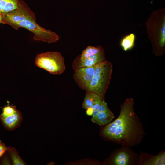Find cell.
<instances>
[{"instance_id": "20", "label": "cell", "mask_w": 165, "mask_h": 165, "mask_svg": "<svg viewBox=\"0 0 165 165\" xmlns=\"http://www.w3.org/2000/svg\"><path fill=\"white\" fill-rule=\"evenodd\" d=\"M86 113L89 116H92L93 110L91 108H90L86 110Z\"/></svg>"}, {"instance_id": "14", "label": "cell", "mask_w": 165, "mask_h": 165, "mask_svg": "<svg viewBox=\"0 0 165 165\" xmlns=\"http://www.w3.org/2000/svg\"><path fill=\"white\" fill-rule=\"evenodd\" d=\"M146 165H164L165 164V153L163 152L153 156L145 161L144 163Z\"/></svg>"}, {"instance_id": "8", "label": "cell", "mask_w": 165, "mask_h": 165, "mask_svg": "<svg viewBox=\"0 0 165 165\" xmlns=\"http://www.w3.org/2000/svg\"><path fill=\"white\" fill-rule=\"evenodd\" d=\"M114 117L113 113L109 109L99 112L97 115L92 116L91 120L93 122L99 125H104L111 123Z\"/></svg>"}, {"instance_id": "10", "label": "cell", "mask_w": 165, "mask_h": 165, "mask_svg": "<svg viewBox=\"0 0 165 165\" xmlns=\"http://www.w3.org/2000/svg\"><path fill=\"white\" fill-rule=\"evenodd\" d=\"M7 152L10 157L12 165H25L27 164V163L20 157L18 151L14 147L10 146L8 147Z\"/></svg>"}, {"instance_id": "19", "label": "cell", "mask_w": 165, "mask_h": 165, "mask_svg": "<svg viewBox=\"0 0 165 165\" xmlns=\"http://www.w3.org/2000/svg\"><path fill=\"white\" fill-rule=\"evenodd\" d=\"M6 157H3L2 163V165H10L11 163L9 159Z\"/></svg>"}, {"instance_id": "13", "label": "cell", "mask_w": 165, "mask_h": 165, "mask_svg": "<svg viewBox=\"0 0 165 165\" xmlns=\"http://www.w3.org/2000/svg\"><path fill=\"white\" fill-rule=\"evenodd\" d=\"M135 36L131 33L123 38L120 42V45L125 51L130 49L134 44Z\"/></svg>"}, {"instance_id": "21", "label": "cell", "mask_w": 165, "mask_h": 165, "mask_svg": "<svg viewBox=\"0 0 165 165\" xmlns=\"http://www.w3.org/2000/svg\"><path fill=\"white\" fill-rule=\"evenodd\" d=\"M2 20V13H0V23H1Z\"/></svg>"}, {"instance_id": "3", "label": "cell", "mask_w": 165, "mask_h": 165, "mask_svg": "<svg viewBox=\"0 0 165 165\" xmlns=\"http://www.w3.org/2000/svg\"><path fill=\"white\" fill-rule=\"evenodd\" d=\"M112 70V64L106 60L96 64L93 77L87 91L94 92L105 99Z\"/></svg>"}, {"instance_id": "15", "label": "cell", "mask_w": 165, "mask_h": 165, "mask_svg": "<svg viewBox=\"0 0 165 165\" xmlns=\"http://www.w3.org/2000/svg\"><path fill=\"white\" fill-rule=\"evenodd\" d=\"M17 110L15 106L8 105L3 108L2 114L4 116H8L13 114Z\"/></svg>"}, {"instance_id": "17", "label": "cell", "mask_w": 165, "mask_h": 165, "mask_svg": "<svg viewBox=\"0 0 165 165\" xmlns=\"http://www.w3.org/2000/svg\"><path fill=\"white\" fill-rule=\"evenodd\" d=\"M108 109H109L107 106L105 100H104L101 102L97 111L99 113V112L107 111Z\"/></svg>"}, {"instance_id": "16", "label": "cell", "mask_w": 165, "mask_h": 165, "mask_svg": "<svg viewBox=\"0 0 165 165\" xmlns=\"http://www.w3.org/2000/svg\"><path fill=\"white\" fill-rule=\"evenodd\" d=\"M165 21H163L160 31V46L163 47L165 42Z\"/></svg>"}, {"instance_id": "12", "label": "cell", "mask_w": 165, "mask_h": 165, "mask_svg": "<svg viewBox=\"0 0 165 165\" xmlns=\"http://www.w3.org/2000/svg\"><path fill=\"white\" fill-rule=\"evenodd\" d=\"M130 161L129 154L125 151L119 152L113 160V163L116 165H127Z\"/></svg>"}, {"instance_id": "7", "label": "cell", "mask_w": 165, "mask_h": 165, "mask_svg": "<svg viewBox=\"0 0 165 165\" xmlns=\"http://www.w3.org/2000/svg\"><path fill=\"white\" fill-rule=\"evenodd\" d=\"M22 119L21 112L17 110L14 113L9 116L0 114V120L5 129L9 131L14 130L19 127Z\"/></svg>"}, {"instance_id": "5", "label": "cell", "mask_w": 165, "mask_h": 165, "mask_svg": "<svg viewBox=\"0 0 165 165\" xmlns=\"http://www.w3.org/2000/svg\"><path fill=\"white\" fill-rule=\"evenodd\" d=\"M105 60V51L102 46H89L75 59L72 67L75 71L95 65Z\"/></svg>"}, {"instance_id": "2", "label": "cell", "mask_w": 165, "mask_h": 165, "mask_svg": "<svg viewBox=\"0 0 165 165\" xmlns=\"http://www.w3.org/2000/svg\"><path fill=\"white\" fill-rule=\"evenodd\" d=\"M1 23L9 25L16 30L25 28L34 34L33 39L48 43L56 42L59 39L55 32L46 29L36 22L35 13L23 1L20 0L17 8L8 13H2Z\"/></svg>"}, {"instance_id": "11", "label": "cell", "mask_w": 165, "mask_h": 165, "mask_svg": "<svg viewBox=\"0 0 165 165\" xmlns=\"http://www.w3.org/2000/svg\"><path fill=\"white\" fill-rule=\"evenodd\" d=\"M97 94L91 91H86L82 107L85 109L91 108L93 102L99 97Z\"/></svg>"}, {"instance_id": "9", "label": "cell", "mask_w": 165, "mask_h": 165, "mask_svg": "<svg viewBox=\"0 0 165 165\" xmlns=\"http://www.w3.org/2000/svg\"><path fill=\"white\" fill-rule=\"evenodd\" d=\"M20 0H0V13L6 14L16 9Z\"/></svg>"}, {"instance_id": "1", "label": "cell", "mask_w": 165, "mask_h": 165, "mask_svg": "<svg viewBox=\"0 0 165 165\" xmlns=\"http://www.w3.org/2000/svg\"><path fill=\"white\" fill-rule=\"evenodd\" d=\"M134 101L127 99L121 105L119 116L102 130V134L117 143L127 147L139 144L145 134L139 118L135 112Z\"/></svg>"}, {"instance_id": "4", "label": "cell", "mask_w": 165, "mask_h": 165, "mask_svg": "<svg viewBox=\"0 0 165 165\" xmlns=\"http://www.w3.org/2000/svg\"><path fill=\"white\" fill-rule=\"evenodd\" d=\"M35 64L38 67L54 75L62 73L66 68L63 56L60 52L57 51L37 54Z\"/></svg>"}, {"instance_id": "6", "label": "cell", "mask_w": 165, "mask_h": 165, "mask_svg": "<svg viewBox=\"0 0 165 165\" xmlns=\"http://www.w3.org/2000/svg\"><path fill=\"white\" fill-rule=\"evenodd\" d=\"M96 65L75 71L73 78L79 87L87 91L93 77Z\"/></svg>"}, {"instance_id": "18", "label": "cell", "mask_w": 165, "mask_h": 165, "mask_svg": "<svg viewBox=\"0 0 165 165\" xmlns=\"http://www.w3.org/2000/svg\"><path fill=\"white\" fill-rule=\"evenodd\" d=\"M8 150V147L0 140V158Z\"/></svg>"}]
</instances>
